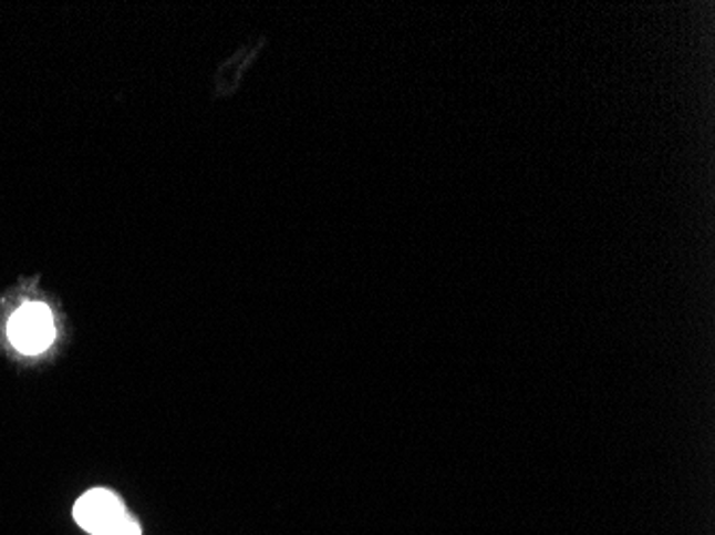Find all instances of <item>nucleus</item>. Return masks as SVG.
<instances>
[{
	"instance_id": "obj_1",
	"label": "nucleus",
	"mask_w": 715,
	"mask_h": 535,
	"mask_svg": "<svg viewBox=\"0 0 715 535\" xmlns=\"http://www.w3.org/2000/svg\"><path fill=\"white\" fill-rule=\"evenodd\" d=\"M7 335L11 346L24 356H37L45 351L56 337L52 311L41 302H27L9 319Z\"/></svg>"
},
{
	"instance_id": "obj_2",
	"label": "nucleus",
	"mask_w": 715,
	"mask_h": 535,
	"mask_svg": "<svg viewBox=\"0 0 715 535\" xmlns=\"http://www.w3.org/2000/svg\"><path fill=\"white\" fill-rule=\"evenodd\" d=\"M123 514H127L125 505L107 488H93L86 495H82L77 500V504L73 505L75 523L84 532L93 535H97L101 529H105L110 523H114Z\"/></svg>"
},
{
	"instance_id": "obj_3",
	"label": "nucleus",
	"mask_w": 715,
	"mask_h": 535,
	"mask_svg": "<svg viewBox=\"0 0 715 535\" xmlns=\"http://www.w3.org/2000/svg\"><path fill=\"white\" fill-rule=\"evenodd\" d=\"M97 535H142V527L137 521H133L129 514H123L114 523H110L105 529H101Z\"/></svg>"
}]
</instances>
